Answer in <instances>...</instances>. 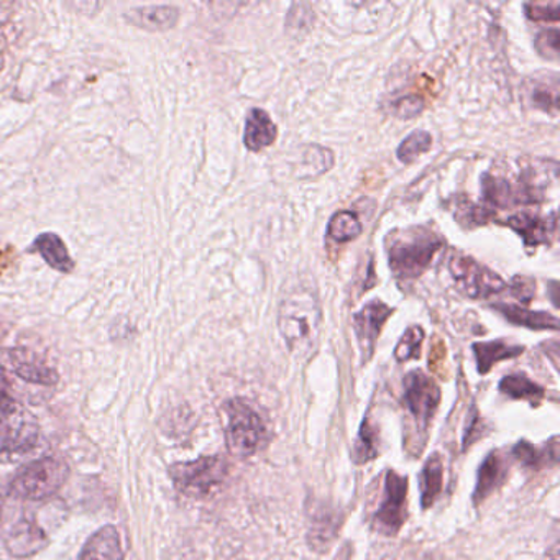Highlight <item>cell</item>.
<instances>
[{
  "label": "cell",
  "mask_w": 560,
  "mask_h": 560,
  "mask_svg": "<svg viewBox=\"0 0 560 560\" xmlns=\"http://www.w3.org/2000/svg\"><path fill=\"white\" fill-rule=\"evenodd\" d=\"M278 327L288 349L296 357H306L316 349L323 329V311L316 290L293 288L278 307Z\"/></svg>",
  "instance_id": "6da1fadb"
},
{
  "label": "cell",
  "mask_w": 560,
  "mask_h": 560,
  "mask_svg": "<svg viewBox=\"0 0 560 560\" xmlns=\"http://www.w3.org/2000/svg\"><path fill=\"white\" fill-rule=\"evenodd\" d=\"M402 402L409 415L408 448L419 455L424 448L429 424L441 402V388L438 383L421 370L409 372L402 380Z\"/></svg>",
  "instance_id": "7a4b0ae2"
},
{
  "label": "cell",
  "mask_w": 560,
  "mask_h": 560,
  "mask_svg": "<svg viewBox=\"0 0 560 560\" xmlns=\"http://www.w3.org/2000/svg\"><path fill=\"white\" fill-rule=\"evenodd\" d=\"M225 441L232 455L248 458L268 442V425L264 416L245 399H231L224 406Z\"/></svg>",
  "instance_id": "3957f363"
},
{
  "label": "cell",
  "mask_w": 560,
  "mask_h": 560,
  "mask_svg": "<svg viewBox=\"0 0 560 560\" xmlns=\"http://www.w3.org/2000/svg\"><path fill=\"white\" fill-rule=\"evenodd\" d=\"M442 247L444 241L434 232L425 228L411 229L389 247V268L396 278L415 280L428 270Z\"/></svg>",
  "instance_id": "277c9868"
},
{
  "label": "cell",
  "mask_w": 560,
  "mask_h": 560,
  "mask_svg": "<svg viewBox=\"0 0 560 560\" xmlns=\"http://www.w3.org/2000/svg\"><path fill=\"white\" fill-rule=\"evenodd\" d=\"M229 475V464L219 455L196 458L191 462H179L170 468V477L179 493L185 497L202 498L211 497L219 490Z\"/></svg>",
  "instance_id": "5b68a950"
},
{
  "label": "cell",
  "mask_w": 560,
  "mask_h": 560,
  "mask_svg": "<svg viewBox=\"0 0 560 560\" xmlns=\"http://www.w3.org/2000/svg\"><path fill=\"white\" fill-rule=\"evenodd\" d=\"M68 475L70 467L61 458H38L18 471L12 480L11 491L22 500H47L63 487Z\"/></svg>",
  "instance_id": "8992f818"
},
{
  "label": "cell",
  "mask_w": 560,
  "mask_h": 560,
  "mask_svg": "<svg viewBox=\"0 0 560 560\" xmlns=\"http://www.w3.org/2000/svg\"><path fill=\"white\" fill-rule=\"evenodd\" d=\"M408 478L388 470L378 510L373 514V527L383 536H396L408 520Z\"/></svg>",
  "instance_id": "52a82bcc"
},
{
  "label": "cell",
  "mask_w": 560,
  "mask_h": 560,
  "mask_svg": "<svg viewBox=\"0 0 560 560\" xmlns=\"http://www.w3.org/2000/svg\"><path fill=\"white\" fill-rule=\"evenodd\" d=\"M448 271L454 278L457 290L471 300L493 296L506 288L500 275L467 255H454L448 264Z\"/></svg>",
  "instance_id": "ba28073f"
},
{
  "label": "cell",
  "mask_w": 560,
  "mask_h": 560,
  "mask_svg": "<svg viewBox=\"0 0 560 560\" xmlns=\"http://www.w3.org/2000/svg\"><path fill=\"white\" fill-rule=\"evenodd\" d=\"M0 460L15 462L31 455L38 444V428L24 412L0 425Z\"/></svg>",
  "instance_id": "9c48e42d"
},
{
  "label": "cell",
  "mask_w": 560,
  "mask_h": 560,
  "mask_svg": "<svg viewBox=\"0 0 560 560\" xmlns=\"http://www.w3.org/2000/svg\"><path fill=\"white\" fill-rule=\"evenodd\" d=\"M485 201L494 208H511V206L534 205L542 201V196L536 186L529 183H513L503 176H483Z\"/></svg>",
  "instance_id": "30bf717a"
},
{
  "label": "cell",
  "mask_w": 560,
  "mask_h": 560,
  "mask_svg": "<svg viewBox=\"0 0 560 560\" xmlns=\"http://www.w3.org/2000/svg\"><path fill=\"white\" fill-rule=\"evenodd\" d=\"M393 310L382 301H372L362 311L353 316V329L362 349L363 362H369L375 352L376 339L382 332L386 320L392 316Z\"/></svg>",
  "instance_id": "8fae6325"
},
{
  "label": "cell",
  "mask_w": 560,
  "mask_h": 560,
  "mask_svg": "<svg viewBox=\"0 0 560 560\" xmlns=\"http://www.w3.org/2000/svg\"><path fill=\"white\" fill-rule=\"evenodd\" d=\"M342 523V513L336 506L326 503L313 504L310 510V534H307L311 547L319 552L329 549Z\"/></svg>",
  "instance_id": "7c38bea8"
},
{
  "label": "cell",
  "mask_w": 560,
  "mask_h": 560,
  "mask_svg": "<svg viewBox=\"0 0 560 560\" xmlns=\"http://www.w3.org/2000/svg\"><path fill=\"white\" fill-rule=\"evenodd\" d=\"M506 224L523 237L526 247H537V245H549L552 241L556 234L557 215L552 212L549 218H540L530 212H521L508 219Z\"/></svg>",
  "instance_id": "4fadbf2b"
},
{
  "label": "cell",
  "mask_w": 560,
  "mask_h": 560,
  "mask_svg": "<svg viewBox=\"0 0 560 560\" xmlns=\"http://www.w3.org/2000/svg\"><path fill=\"white\" fill-rule=\"evenodd\" d=\"M12 369L22 380L35 385L54 386L57 385L58 372L44 362L40 357L27 349H12L9 352Z\"/></svg>",
  "instance_id": "5bb4252c"
},
{
  "label": "cell",
  "mask_w": 560,
  "mask_h": 560,
  "mask_svg": "<svg viewBox=\"0 0 560 560\" xmlns=\"http://www.w3.org/2000/svg\"><path fill=\"white\" fill-rule=\"evenodd\" d=\"M508 471H510L508 458L501 452H490L478 468L477 485H475L474 491V503L477 506L504 483Z\"/></svg>",
  "instance_id": "9a60e30c"
},
{
  "label": "cell",
  "mask_w": 560,
  "mask_h": 560,
  "mask_svg": "<svg viewBox=\"0 0 560 560\" xmlns=\"http://www.w3.org/2000/svg\"><path fill=\"white\" fill-rule=\"evenodd\" d=\"M48 539L44 530L28 520L14 524L5 534V546L15 557H31L47 546Z\"/></svg>",
  "instance_id": "2e32d148"
},
{
  "label": "cell",
  "mask_w": 560,
  "mask_h": 560,
  "mask_svg": "<svg viewBox=\"0 0 560 560\" xmlns=\"http://www.w3.org/2000/svg\"><path fill=\"white\" fill-rule=\"evenodd\" d=\"M126 19L130 25L142 31L166 32L178 24L179 11L172 5H145V8L130 9Z\"/></svg>",
  "instance_id": "e0dca14e"
},
{
  "label": "cell",
  "mask_w": 560,
  "mask_h": 560,
  "mask_svg": "<svg viewBox=\"0 0 560 560\" xmlns=\"http://www.w3.org/2000/svg\"><path fill=\"white\" fill-rule=\"evenodd\" d=\"M80 560H124L119 530L114 526L97 530L84 546Z\"/></svg>",
  "instance_id": "ac0fdd59"
},
{
  "label": "cell",
  "mask_w": 560,
  "mask_h": 560,
  "mask_svg": "<svg viewBox=\"0 0 560 560\" xmlns=\"http://www.w3.org/2000/svg\"><path fill=\"white\" fill-rule=\"evenodd\" d=\"M513 457L523 467L530 468V470L556 467L557 460H559V441L557 438H552L542 447H537L527 441H520L513 447Z\"/></svg>",
  "instance_id": "d6986e66"
},
{
  "label": "cell",
  "mask_w": 560,
  "mask_h": 560,
  "mask_svg": "<svg viewBox=\"0 0 560 560\" xmlns=\"http://www.w3.org/2000/svg\"><path fill=\"white\" fill-rule=\"evenodd\" d=\"M278 129L265 110H250L245 124L244 143L250 152H260L277 140Z\"/></svg>",
  "instance_id": "ffe728a7"
},
{
  "label": "cell",
  "mask_w": 560,
  "mask_h": 560,
  "mask_svg": "<svg viewBox=\"0 0 560 560\" xmlns=\"http://www.w3.org/2000/svg\"><path fill=\"white\" fill-rule=\"evenodd\" d=\"M35 252H38L42 258L47 261L48 267L60 273H71L74 270V261L65 245L63 238L54 232H45L38 235L34 242Z\"/></svg>",
  "instance_id": "44dd1931"
},
{
  "label": "cell",
  "mask_w": 560,
  "mask_h": 560,
  "mask_svg": "<svg viewBox=\"0 0 560 560\" xmlns=\"http://www.w3.org/2000/svg\"><path fill=\"white\" fill-rule=\"evenodd\" d=\"M524 352L523 346H511L504 340H491V342H478L474 346L475 360L480 375H487L494 363L501 360L514 359Z\"/></svg>",
  "instance_id": "7402d4cb"
},
{
  "label": "cell",
  "mask_w": 560,
  "mask_h": 560,
  "mask_svg": "<svg viewBox=\"0 0 560 560\" xmlns=\"http://www.w3.org/2000/svg\"><path fill=\"white\" fill-rule=\"evenodd\" d=\"M444 465L441 455L434 454L428 458L419 477V491H421L422 510H428L442 493L444 485Z\"/></svg>",
  "instance_id": "603a6c76"
},
{
  "label": "cell",
  "mask_w": 560,
  "mask_h": 560,
  "mask_svg": "<svg viewBox=\"0 0 560 560\" xmlns=\"http://www.w3.org/2000/svg\"><path fill=\"white\" fill-rule=\"evenodd\" d=\"M500 392L511 399H523L530 405H539L546 396V389L537 385L533 380L527 378L524 373L504 376L500 382Z\"/></svg>",
  "instance_id": "cb8c5ba5"
},
{
  "label": "cell",
  "mask_w": 560,
  "mask_h": 560,
  "mask_svg": "<svg viewBox=\"0 0 560 560\" xmlns=\"http://www.w3.org/2000/svg\"><path fill=\"white\" fill-rule=\"evenodd\" d=\"M380 429L370 418L363 419L352 447V460L357 465L369 464L380 455Z\"/></svg>",
  "instance_id": "d4e9b609"
},
{
  "label": "cell",
  "mask_w": 560,
  "mask_h": 560,
  "mask_svg": "<svg viewBox=\"0 0 560 560\" xmlns=\"http://www.w3.org/2000/svg\"><path fill=\"white\" fill-rule=\"evenodd\" d=\"M498 311L516 326L529 327L533 330H557L559 319L549 313H534L520 306H498Z\"/></svg>",
  "instance_id": "484cf974"
},
{
  "label": "cell",
  "mask_w": 560,
  "mask_h": 560,
  "mask_svg": "<svg viewBox=\"0 0 560 560\" xmlns=\"http://www.w3.org/2000/svg\"><path fill=\"white\" fill-rule=\"evenodd\" d=\"M362 234V224L353 212L340 211L330 219L327 235L332 241L343 244V242L355 241Z\"/></svg>",
  "instance_id": "4316f807"
},
{
  "label": "cell",
  "mask_w": 560,
  "mask_h": 560,
  "mask_svg": "<svg viewBox=\"0 0 560 560\" xmlns=\"http://www.w3.org/2000/svg\"><path fill=\"white\" fill-rule=\"evenodd\" d=\"M432 137L424 130H416L411 136L402 140L401 145L396 150L399 162L411 163L422 153L431 149Z\"/></svg>",
  "instance_id": "83f0119b"
},
{
  "label": "cell",
  "mask_w": 560,
  "mask_h": 560,
  "mask_svg": "<svg viewBox=\"0 0 560 560\" xmlns=\"http://www.w3.org/2000/svg\"><path fill=\"white\" fill-rule=\"evenodd\" d=\"M424 340V330L419 326H411L405 334L395 349V357L398 362H408V360L419 359L421 357V346Z\"/></svg>",
  "instance_id": "f1b7e54d"
},
{
  "label": "cell",
  "mask_w": 560,
  "mask_h": 560,
  "mask_svg": "<svg viewBox=\"0 0 560 560\" xmlns=\"http://www.w3.org/2000/svg\"><path fill=\"white\" fill-rule=\"evenodd\" d=\"M21 412V406L18 405L14 395H12L8 373L0 366V425L8 424L11 419H14Z\"/></svg>",
  "instance_id": "f546056e"
},
{
  "label": "cell",
  "mask_w": 560,
  "mask_h": 560,
  "mask_svg": "<svg viewBox=\"0 0 560 560\" xmlns=\"http://www.w3.org/2000/svg\"><path fill=\"white\" fill-rule=\"evenodd\" d=\"M559 31L550 28V31L540 32L534 45H536V50L539 51L540 57L556 61L559 58Z\"/></svg>",
  "instance_id": "4dcf8cb0"
},
{
  "label": "cell",
  "mask_w": 560,
  "mask_h": 560,
  "mask_svg": "<svg viewBox=\"0 0 560 560\" xmlns=\"http://www.w3.org/2000/svg\"><path fill=\"white\" fill-rule=\"evenodd\" d=\"M395 116L401 117V119H412V117L419 116L424 110V101L418 96H406L395 103Z\"/></svg>",
  "instance_id": "1f68e13d"
},
{
  "label": "cell",
  "mask_w": 560,
  "mask_h": 560,
  "mask_svg": "<svg viewBox=\"0 0 560 560\" xmlns=\"http://www.w3.org/2000/svg\"><path fill=\"white\" fill-rule=\"evenodd\" d=\"M526 15L536 22H559V5H526Z\"/></svg>",
  "instance_id": "d6a6232c"
},
{
  "label": "cell",
  "mask_w": 560,
  "mask_h": 560,
  "mask_svg": "<svg viewBox=\"0 0 560 560\" xmlns=\"http://www.w3.org/2000/svg\"><path fill=\"white\" fill-rule=\"evenodd\" d=\"M511 293L521 301V303L529 304L536 294V281L526 277H516L511 283Z\"/></svg>",
  "instance_id": "836d02e7"
},
{
  "label": "cell",
  "mask_w": 560,
  "mask_h": 560,
  "mask_svg": "<svg viewBox=\"0 0 560 560\" xmlns=\"http://www.w3.org/2000/svg\"><path fill=\"white\" fill-rule=\"evenodd\" d=\"M557 86L549 90V88H539V90L534 91L533 101L536 104V107H540L542 110H553L556 113L557 109Z\"/></svg>",
  "instance_id": "e575fe53"
},
{
  "label": "cell",
  "mask_w": 560,
  "mask_h": 560,
  "mask_svg": "<svg viewBox=\"0 0 560 560\" xmlns=\"http://www.w3.org/2000/svg\"><path fill=\"white\" fill-rule=\"evenodd\" d=\"M4 54L0 51V73H2V70H4Z\"/></svg>",
  "instance_id": "d590c367"
},
{
  "label": "cell",
  "mask_w": 560,
  "mask_h": 560,
  "mask_svg": "<svg viewBox=\"0 0 560 560\" xmlns=\"http://www.w3.org/2000/svg\"><path fill=\"white\" fill-rule=\"evenodd\" d=\"M0 520H2V497H0Z\"/></svg>",
  "instance_id": "8d00e7d4"
}]
</instances>
